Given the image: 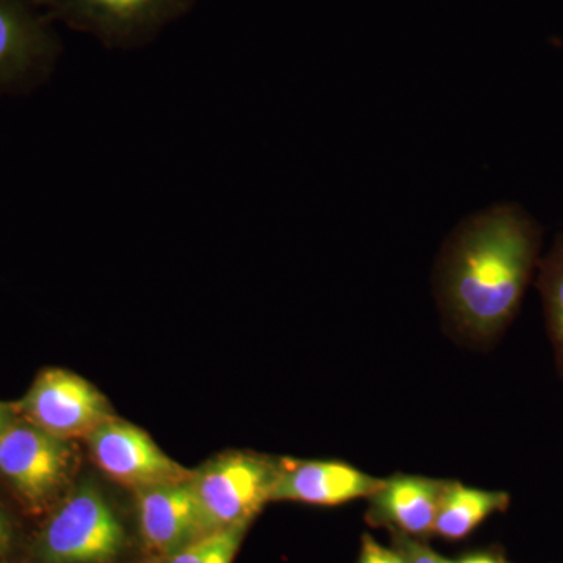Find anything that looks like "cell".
Segmentation results:
<instances>
[{
	"label": "cell",
	"instance_id": "cell-1",
	"mask_svg": "<svg viewBox=\"0 0 563 563\" xmlns=\"http://www.w3.org/2000/svg\"><path fill=\"white\" fill-rule=\"evenodd\" d=\"M542 229L517 203H495L455 228L437 262L444 320L462 339H498L523 301L539 266Z\"/></svg>",
	"mask_w": 563,
	"mask_h": 563
},
{
	"label": "cell",
	"instance_id": "cell-2",
	"mask_svg": "<svg viewBox=\"0 0 563 563\" xmlns=\"http://www.w3.org/2000/svg\"><path fill=\"white\" fill-rule=\"evenodd\" d=\"M125 531L95 484L81 483L47 514L33 540L36 563H110L121 554Z\"/></svg>",
	"mask_w": 563,
	"mask_h": 563
},
{
	"label": "cell",
	"instance_id": "cell-3",
	"mask_svg": "<svg viewBox=\"0 0 563 563\" xmlns=\"http://www.w3.org/2000/svg\"><path fill=\"white\" fill-rule=\"evenodd\" d=\"M276 474L277 459L244 451L217 455L191 472L203 536L251 523L272 503Z\"/></svg>",
	"mask_w": 563,
	"mask_h": 563
},
{
	"label": "cell",
	"instance_id": "cell-4",
	"mask_svg": "<svg viewBox=\"0 0 563 563\" xmlns=\"http://www.w3.org/2000/svg\"><path fill=\"white\" fill-rule=\"evenodd\" d=\"M73 468V444L24 418L18 417L0 437V481L27 514H49Z\"/></svg>",
	"mask_w": 563,
	"mask_h": 563
},
{
	"label": "cell",
	"instance_id": "cell-5",
	"mask_svg": "<svg viewBox=\"0 0 563 563\" xmlns=\"http://www.w3.org/2000/svg\"><path fill=\"white\" fill-rule=\"evenodd\" d=\"M51 22L88 33L110 49H133L187 14L195 0H33Z\"/></svg>",
	"mask_w": 563,
	"mask_h": 563
},
{
	"label": "cell",
	"instance_id": "cell-6",
	"mask_svg": "<svg viewBox=\"0 0 563 563\" xmlns=\"http://www.w3.org/2000/svg\"><path fill=\"white\" fill-rule=\"evenodd\" d=\"M14 402L21 418L68 442L87 439L98 426L114 417L101 390L65 368H44Z\"/></svg>",
	"mask_w": 563,
	"mask_h": 563
},
{
	"label": "cell",
	"instance_id": "cell-7",
	"mask_svg": "<svg viewBox=\"0 0 563 563\" xmlns=\"http://www.w3.org/2000/svg\"><path fill=\"white\" fill-rule=\"evenodd\" d=\"M58 52L57 33L33 0H0V95L35 87Z\"/></svg>",
	"mask_w": 563,
	"mask_h": 563
},
{
	"label": "cell",
	"instance_id": "cell-8",
	"mask_svg": "<svg viewBox=\"0 0 563 563\" xmlns=\"http://www.w3.org/2000/svg\"><path fill=\"white\" fill-rule=\"evenodd\" d=\"M92 461L114 483L132 490L177 483L190 470L173 461L152 437L132 422L111 417L87 437Z\"/></svg>",
	"mask_w": 563,
	"mask_h": 563
},
{
	"label": "cell",
	"instance_id": "cell-9",
	"mask_svg": "<svg viewBox=\"0 0 563 563\" xmlns=\"http://www.w3.org/2000/svg\"><path fill=\"white\" fill-rule=\"evenodd\" d=\"M384 479L346 462L277 459L272 503L288 501L333 507L372 498Z\"/></svg>",
	"mask_w": 563,
	"mask_h": 563
},
{
	"label": "cell",
	"instance_id": "cell-10",
	"mask_svg": "<svg viewBox=\"0 0 563 563\" xmlns=\"http://www.w3.org/2000/svg\"><path fill=\"white\" fill-rule=\"evenodd\" d=\"M135 496L141 536L154 553L168 558L203 536L190 477L140 488Z\"/></svg>",
	"mask_w": 563,
	"mask_h": 563
},
{
	"label": "cell",
	"instance_id": "cell-11",
	"mask_svg": "<svg viewBox=\"0 0 563 563\" xmlns=\"http://www.w3.org/2000/svg\"><path fill=\"white\" fill-rule=\"evenodd\" d=\"M446 485L448 481L396 474L384 479L383 487L368 498L369 517L404 536L431 533Z\"/></svg>",
	"mask_w": 563,
	"mask_h": 563
},
{
	"label": "cell",
	"instance_id": "cell-12",
	"mask_svg": "<svg viewBox=\"0 0 563 563\" xmlns=\"http://www.w3.org/2000/svg\"><path fill=\"white\" fill-rule=\"evenodd\" d=\"M509 503L507 493L466 487L448 481L433 532L446 540L465 539L493 514L506 510Z\"/></svg>",
	"mask_w": 563,
	"mask_h": 563
},
{
	"label": "cell",
	"instance_id": "cell-13",
	"mask_svg": "<svg viewBox=\"0 0 563 563\" xmlns=\"http://www.w3.org/2000/svg\"><path fill=\"white\" fill-rule=\"evenodd\" d=\"M537 288L542 295L548 332L563 376V233L555 239L543 261L539 262Z\"/></svg>",
	"mask_w": 563,
	"mask_h": 563
},
{
	"label": "cell",
	"instance_id": "cell-14",
	"mask_svg": "<svg viewBox=\"0 0 563 563\" xmlns=\"http://www.w3.org/2000/svg\"><path fill=\"white\" fill-rule=\"evenodd\" d=\"M251 523L231 526L206 533L165 558V563H233Z\"/></svg>",
	"mask_w": 563,
	"mask_h": 563
},
{
	"label": "cell",
	"instance_id": "cell-15",
	"mask_svg": "<svg viewBox=\"0 0 563 563\" xmlns=\"http://www.w3.org/2000/svg\"><path fill=\"white\" fill-rule=\"evenodd\" d=\"M396 551L402 555L406 563H451L442 555L433 553L431 548L415 542L412 537L404 536V533L396 536Z\"/></svg>",
	"mask_w": 563,
	"mask_h": 563
},
{
	"label": "cell",
	"instance_id": "cell-16",
	"mask_svg": "<svg viewBox=\"0 0 563 563\" xmlns=\"http://www.w3.org/2000/svg\"><path fill=\"white\" fill-rule=\"evenodd\" d=\"M357 563H406V561L398 551L388 550L377 543L372 536H365L362 540L361 558Z\"/></svg>",
	"mask_w": 563,
	"mask_h": 563
},
{
	"label": "cell",
	"instance_id": "cell-17",
	"mask_svg": "<svg viewBox=\"0 0 563 563\" xmlns=\"http://www.w3.org/2000/svg\"><path fill=\"white\" fill-rule=\"evenodd\" d=\"M16 543V523L5 506L0 503V563H9Z\"/></svg>",
	"mask_w": 563,
	"mask_h": 563
},
{
	"label": "cell",
	"instance_id": "cell-18",
	"mask_svg": "<svg viewBox=\"0 0 563 563\" xmlns=\"http://www.w3.org/2000/svg\"><path fill=\"white\" fill-rule=\"evenodd\" d=\"M20 413H18L16 402L0 401V437L16 421Z\"/></svg>",
	"mask_w": 563,
	"mask_h": 563
},
{
	"label": "cell",
	"instance_id": "cell-19",
	"mask_svg": "<svg viewBox=\"0 0 563 563\" xmlns=\"http://www.w3.org/2000/svg\"><path fill=\"white\" fill-rule=\"evenodd\" d=\"M451 563H504L501 559L495 558V555L490 554H474L468 555V558L462 559L459 562Z\"/></svg>",
	"mask_w": 563,
	"mask_h": 563
}]
</instances>
